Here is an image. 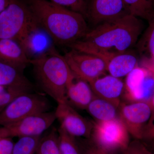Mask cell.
<instances>
[{
  "label": "cell",
  "instance_id": "1",
  "mask_svg": "<svg viewBox=\"0 0 154 154\" xmlns=\"http://www.w3.org/2000/svg\"><path fill=\"white\" fill-rule=\"evenodd\" d=\"M144 28L142 19L128 15L101 23L68 46L95 55L99 53H123L135 47Z\"/></svg>",
  "mask_w": 154,
  "mask_h": 154
},
{
  "label": "cell",
  "instance_id": "2",
  "mask_svg": "<svg viewBox=\"0 0 154 154\" xmlns=\"http://www.w3.org/2000/svg\"><path fill=\"white\" fill-rule=\"evenodd\" d=\"M36 22L54 44L66 45L79 41L90 30L82 14L48 0H25Z\"/></svg>",
  "mask_w": 154,
  "mask_h": 154
},
{
  "label": "cell",
  "instance_id": "3",
  "mask_svg": "<svg viewBox=\"0 0 154 154\" xmlns=\"http://www.w3.org/2000/svg\"><path fill=\"white\" fill-rule=\"evenodd\" d=\"M30 64L42 90L57 103L67 102L66 86L73 73L63 56L52 47L31 59Z\"/></svg>",
  "mask_w": 154,
  "mask_h": 154
},
{
  "label": "cell",
  "instance_id": "4",
  "mask_svg": "<svg viewBox=\"0 0 154 154\" xmlns=\"http://www.w3.org/2000/svg\"><path fill=\"white\" fill-rule=\"evenodd\" d=\"M39 28L25 1L12 0L0 14V39H14L25 50L29 37Z\"/></svg>",
  "mask_w": 154,
  "mask_h": 154
},
{
  "label": "cell",
  "instance_id": "5",
  "mask_svg": "<svg viewBox=\"0 0 154 154\" xmlns=\"http://www.w3.org/2000/svg\"><path fill=\"white\" fill-rule=\"evenodd\" d=\"M129 133L120 117L107 121L93 122L91 140L108 151L118 152L126 149L130 142Z\"/></svg>",
  "mask_w": 154,
  "mask_h": 154
},
{
  "label": "cell",
  "instance_id": "6",
  "mask_svg": "<svg viewBox=\"0 0 154 154\" xmlns=\"http://www.w3.org/2000/svg\"><path fill=\"white\" fill-rule=\"evenodd\" d=\"M51 105L47 98L31 92L17 96L0 111V125L12 124L35 114L49 111Z\"/></svg>",
  "mask_w": 154,
  "mask_h": 154
},
{
  "label": "cell",
  "instance_id": "7",
  "mask_svg": "<svg viewBox=\"0 0 154 154\" xmlns=\"http://www.w3.org/2000/svg\"><path fill=\"white\" fill-rule=\"evenodd\" d=\"M55 120L54 111L30 116L12 124L0 127V137L40 136Z\"/></svg>",
  "mask_w": 154,
  "mask_h": 154
},
{
  "label": "cell",
  "instance_id": "8",
  "mask_svg": "<svg viewBox=\"0 0 154 154\" xmlns=\"http://www.w3.org/2000/svg\"><path fill=\"white\" fill-rule=\"evenodd\" d=\"M63 57L72 73L88 83L107 72L105 63L96 56L72 49Z\"/></svg>",
  "mask_w": 154,
  "mask_h": 154
},
{
  "label": "cell",
  "instance_id": "9",
  "mask_svg": "<svg viewBox=\"0 0 154 154\" xmlns=\"http://www.w3.org/2000/svg\"><path fill=\"white\" fill-rule=\"evenodd\" d=\"M119 116L125 124L130 135L141 140L147 125L153 115L150 105L143 102L121 103Z\"/></svg>",
  "mask_w": 154,
  "mask_h": 154
},
{
  "label": "cell",
  "instance_id": "10",
  "mask_svg": "<svg viewBox=\"0 0 154 154\" xmlns=\"http://www.w3.org/2000/svg\"><path fill=\"white\" fill-rule=\"evenodd\" d=\"M54 112L60 127L69 134L75 138H91L93 122L83 117L68 102L57 103Z\"/></svg>",
  "mask_w": 154,
  "mask_h": 154
},
{
  "label": "cell",
  "instance_id": "11",
  "mask_svg": "<svg viewBox=\"0 0 154 154\" xmlns=\"http://www.w3.org/2000/svg\"><path fill=\"white\" fill-rule=\"evenodd\" d=\"M128 15L123 0H90L86 19L94 27Z\"/></svg>",
  "mask_w": 154,
  "mask_h": 154
},
{
  "label": "cell",
  "instance_id": "12",
  "mask_svg": "<svg viewBox=\"0 0 154 154\" xmlns=\"http://www.w3.org/2000/svg\"><path fill=\"white\" fill-rule=\"evenodd\" d=\"M103 61L109 75L116 78L126 76L138 66L137 55L132 49L123 53H99L95 54Z\"/></svg>",
  "mask_w": 154,
  "mask_h": 154
},
{
  "label": "cell",
  "instance_id": "13",
  "mask_svg": "<svg viewBox=\"0 0 154 154\" xmlns=\"http://www.w3.org/2000/svg\"><path fill=\"white\" fill-rule=\"evenodd\" d=\"M89 84L95 96L119 107L120 97L125 89V83L121 79L109 75L99 77Z\"/></svg>",
  "mask_w": 154,
  "mask_h": 154
},
{
  "label": "cell",
  "instance_id": "14",
  "mask_svg": "<svg viewBox=\"0 0 154 154\" xmlns=\"http://www.w3.org/2000/svg\"><path fill=\"white\" fill-rule=\"evenodd\" d=\"M95 96L89 83L73 74L66 86L67 102L72 106L86 110Z\"/></svg>",
  "mask_w": 154,
  "mask_h": 154
},
{
  "label": "cell",
  "instance_id": "15",
  "mask_svg": "<svg viewBox=\"0 0 154 154\" xmlns=\"http://www.w3.org/2000/svg\"><path fill=\"white\" fill-rule=\"evenodd\" d=\"M30 60L18 42L11 38L0 39V60L24 70Z\"/></svg>",
  "mask_w": 154,
  "mask_h": 154
},
{
  "label": "cell",
  "instance_id": "16",
  "mask_svg": "<svg viewBox=\"0 0 154 154\" xmlns=\"http://www.w3.org/2000/svg\"><path fill=\"white\" fill-rule=\"evenodd\" d=\"M23 70L0 60V86L23 88L31 91L32 86Z\"/></svg>",
  "mask_w": 154,
  "mask_h": 154
},
{
  "label": "cell",
  "instance_id": "17",
  "mask_svg": "<svg viewBox=\"0 0 154 154\" xmlns=\"http://www.w3.org/2000/svg\"><path fill=\"white\" fill-rule=\"evenodd\" d=\"M154 95V68H148L145 75L137 83L134 88L125 94L127 99L133 102L149 101Z\"/></svg>",
  "mask_w": 154,
  "mask_h": 154
},
{
  "label": "cell",
  "instance_id": "18",
  "mask_svg": "<svg viewBox=\"0 0 154 154\" xmlns=\"http://www.w3.org/2000/svg\"><path fill=\"white\" fill-rule=\"evenodd\" d=\"M119 107L105 99L95 96L86 110L96 121H107L119 117Z\"/></svg>",
  "mask_w": 154,
  "mask_h": 154
},
{
  "label": "cell",
  "instance_id": "19",
  "mask_svg": "<svg viewBox=\"0 0 154 154\" xmlns=\"http://www.w3.org/2000/svg\"><path fill=\"white\" fill-rule=\"evenodd\" d=\"M141 57L148 60L154 67V17L142 33L135 46Z\"/></svg>",
  "mask_w": 154,
  "mask_h": 154
},
{
  "label": "cell",
  "instance_id": "20",
  "mask_svg": "<svg viewBox=\"0 0 154 154\" xmlns=\"http://www.w3.org/2000/svg\"><path fill=\"white\" fill-rule=\"evenodd\" d=\"M130 15L149 22L154 17V9L149 0H123Z\"/></svg>",
  "mask_w": 154,
  "mask_h": 154
},
{
  "label": "cell",
  "instance_id": "21",
  "mask_svg": "<svg viewBox=\"0 0 154 154\" xmlns=\"http://www.w3.org/2000/svg\"><path fill=\"white\" fill-rule=\"evenodd\" d=\"M36 154H61L57 130L53 128L50 132L41 137Z\"/></svg>",
  "mask_w": 154,
  "mask_h": 154
},
{
  "label": "cell",
  "instance_id": "22",
  "mask_svg": "<svg viewBox=\"0 0 154 154\" xmlns=\"http://www.w3.org/2000/svg\"><path fill=\"white\" fill-rule=\"evenodd\" d=\"M57 131L61 154H82L75 137L69 134L60 127Z\"/></svg>",
  "mask_w": 154,
  "mask_h": 154
},
{
  "label": "cell",
  "instance_id": "23",
  "mask_svg": "<svg viewBox=\"0 0 154 154\" xmlns=\"http://www.w3.org/2000/svg\"><path fill=\"white\" fill-rule=\"evenodd\" d=\"M40 136L23 137L14 143L13 154H36Z\"/></svg>",
  "mask_w": 154,
  "mask_h": 154
},
{
  "label": "cell",
  "instance_id": "24",
  "mask_svg": "<svg viewBox=\"0 0 154 154\" xmlns=\"http://www.w3.org/2000/svg\"><path fill=\"white\" fill-rule=\"evenodd\" d=\"M31 92L23 88L0 86V111L4 109L17 96Z\"/></svg>",
  "mask_w": 154,
  "mask_h": 154
},
{
  "label": "cell",
  "instance_id": "25",
  "mask_svg": "<svg viewBox=\"0 0 154 154\" xmlns=\"http://www.w3.org/2000/svg\"><path fill=\"white\" fill-rule=\"evenodd\" d=\"M77 12L85 18L90 0H48Z\"/></svg>",
  "mask_w": 154,
  "mask_h": 154
},
{
  "label": "cell",
  "instance_id": "26",
  "mask_svg": "<svg viewBox=\"0 0 154 154\" xmlns=\"http://www.w3.org/2000/svg\"><path fill=\"white\" fill-rule=\"evenodd\" d=\"M127 149L131 154H154L147 148L141 140H138L131 142Z\"/></svg>",
  "mask_w": 154,
  "mask_h": 154
},
{
  "label": "cell",
  "instance_id": "27",
  "mask_svg": "<svg viewBox=\"0 0 154 154\" xmlns=\"http://www.w3.org/2000/svg\"><path fill=\"white\" fill-rule=\"evenodd\" d=\"M14 145L12 138H1L0 139V154H13Z\"/></svg>",
  "mask_w": 154,
  "mask_h": 154
},
{
  "label": "cell",
  "instance_id": "28",
  "mask_svg": "<svg viewBox=\"0 0 154 154\" xmlns=\"http://www.w3.org/2000/svg\"><path fill=\"white\" fill-rule=\"evenodd\" d=\"M91 145L82 154H117V152L108 151L99 147L91 140Z\"/></svg>",
  "mask_w": 154,
  "mask_h": 154
},
{
  "label": "cell",
  "instance_id": "29",
  "mask_svg": "<svg viewBox=\"0 0 154 154\" xmlns=\"http://www.w3.org/2000/svg\"><path fill=\"white\" fill-rule=\"evenodd\" d=\"M12 0H0V14L8 7Z\"/></svg>",
  "mask_w": 154,
  "mask_h": 154
},
{
  "label": "cell",
  "instance_id": "30",
  "mask_svg": "<svg viewBox=\"0 0 154 154\" xmlns=\"http://www.w3.org/2000/svg\"><path fill=\"white\" fill-rule=\"evenodd\" d=\"M127 149H126L125 150L122 151L120 152L121 154H131L129 152H128V151L127 150Z\"/></svg>",
  "mask_w": 154,
  "mask_h": 154
},
{
  "label": "cell",
  "instance_id": "31",
  "mask_svg": "<svg viewBox=\"0 0 154 154\" xmlns=\"http://www.w3.org/2000/svg\"><path fill=\"white\" fill-rule=\"evenodd\" d=\"M152 145H153V149H151V150H150V149H149V150L150 151H151L154 154V144H152Z\"/></svg>",
  "mask_w": 154,
  "mask_h": 154
},
{
  "label": "cell",
  "instance_id": "32",
  "mask_svg": "<svg viewBox=\"0 0 154 154\" xmlns=\"http://www.w3.org/2000/svg\"><path fill=\"white\" fill-rule=\"evenodd\" d=\"M152 105H153V107L154 108V95L153 97V98H152Z\"/></svg>",
  "mask_w": 154,
  "mask_h": 154
},
{
  "label": "cell",
  "instance_id": "33",
  "mask_svg": "<svg viewBox=\"0 0 154 154\" xmlns=\"http://www.w3.org/2000/svg\"><path fill=\"white\" fill-rule=\"evenodd\" d=\"M152 5L154 9V0H153L152 2Z\"/></svg>",
  "mask_w": 154,
  "mask_h": 154
},
{
  "label": "cell",
  "instance_id": "34",
  "mask_svg": "<svg viewBox=\"0 0 154 154\" xmlns=\"http://www.w3.org/2000/svg\"><path fill=\"white\" fill-rule=\"evenodd\" d=\"M149 1H150V2L151 3V4H152V2L153 1V0H149Z\"/></svg>",
  "mask_w": 154,
  "mask_h": 154
},
{
  "label": "cell",
  "instance_id": "35",
  "mask_svg": "<svg viewBox=\"0 0 154 154\" xmlns=\"http://www.w3.org/2000/svg\"><path fill=\"white\" fill-rule=\"evenodd\" d=\"M1 138H2V137H0V139H1Z\"/></svg>",
  "mask_w": 154,
  "mask_h": 154
}]
</instances>
